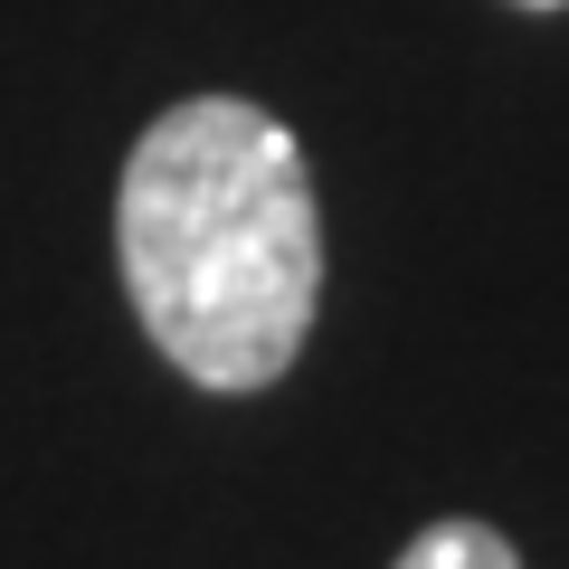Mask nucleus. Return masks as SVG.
<instances>
[{
	"instance_id": "obj_1",
	"label": "nucleus",
	"mask_w": 569,
	"mask_h": 569,
	"mask_svg": "<svg viewBox=\"0 0 569 569\" xmlns=\"http://www.w3.org/2000/svg\"><path fill=\"white\" fill-rule=\"evenodd\" d=\"M114 266L190 389H276L323 313V209L284 114L247 96L162 104L114 181Z\"/></svg>"
},
{
	"instance_id": "obj_2",
	"label": "nucleus",
	"mask_w": 569,
	"mask_h": 569,
	"mask_svg": "<svg viewBox=\"0 0 569 569\" xmlns=\"http://www.w3.org/2000/svg\"><path fill=\"white\" fill-rule=\"evenodd\" d=\"M389 569H522V550L493 522H475V512H447V522H427Z\"/></svg>"
},
{
	"instance_id": "obj_3",
	"label": "nucleus",
	"mask_w": 569,
	"mask_h": 569,
	"mask_svg": "<svg viewBox=\"0 0 569 569\" xmlns=\"http://www.w3.org/2000/svg\"><path fill=\"white\" fill-rule=\"evenodd\" d=\"M512 10H569V0H512Z\"/></svg>"
}]
</instances>
